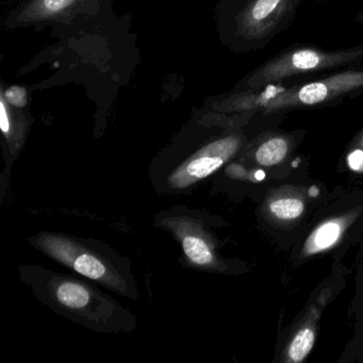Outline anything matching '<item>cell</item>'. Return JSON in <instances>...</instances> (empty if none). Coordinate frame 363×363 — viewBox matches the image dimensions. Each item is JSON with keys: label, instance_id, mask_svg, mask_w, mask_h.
Here are the masks:
<instances>
[{"label": "cell", "instance_id": "cell-6", "mask_svg": "<svg viewBox=\"0 0 363 363\" xmlns=\"http://www.w3.org/2000/svg\"><path fill=\"white\" fill-rule=\"evenodd\" d=\"M44 293H50L52 303L62 312L76 314L90 322H109L113 303L88 284L75 278L52 276L45 284Z\"/></svg>", "mask_w": 363, "mask_h": 363}, {"label": "cell", "instance_id": "cell-10", "mask_svg": "<svg viewBox=\"0 0 363 363\" xmlns=\"http://www.w3.org/2000/svg\"><path fill=\"white\" fill-rule=\"evenodd\" d=\"M313 314L297 329L289 342L284 359L286 362H301L311 352L315 341L316 320L318 318V315L313 316Z\"/></svg>", "mask_w": 363, "mask_h": 363}, {"label": "cell", "instance_id": "cell-4", "mask_svg": "<svg viewBox=\"0 0 363 363\" xmlns=\"http://www.w3.org/2000/svg\"><path fill=\"white\" fill-rule=\"evenodd\" d=\"M37 245L55 260L80 275L128 296L129 284L126 278L121 275L118 267L101 252L60 235H41L37 240Z\"/></svg>", "mask_w": 363, "mask_h": 363}, {"label": "cell", "instance_id": "cell-11", "mask_svg": "<svg viewBox=\"0 0 363 363\" xmlns=\"http://www.w3.org/2000/svg\"><path fill=\"white\" fill-rule=\"evenodd\" d=\"M269 216L280 222H293L303 216L305 203L301 197L292 193H279L267 203Z\"/></svg>", "mask_w": 363, "mask_h": 363}, {"label": "cell", "instance_id": "cell-7", "mask_svg": "<svg viewBox=\"0 0 363 363\" xmlns=\"http://www.w3.org/2000/svg\"><path fill=\"white\" fill-rule=\"evenodd\" d=\"M352 220V214L325 220L306 241L303 256H311L325 252L339 242L343 233Z\"/></svg>", "mask_w": 363, "mask_h": 363}, {"label": "cell", "instance_id": "cell-8", "mask_svg": "<svg viewBox=\"0 0 363 363\" xmlns=\"http://www.w3.org/2000/svg\"><path fill=\"white\" fill-rule=\"evenodd\" d=\"M182 239L184 254L191 262L199 267H216V259L209 242L199 231L182 230L178 233Z\"/></svg>", "mask_w": 363, "mask_h": 363}, {"label": "cell", "instance_id": "cell-15", "mask_svg": "<svg viewBox=\"0 0 363 363\" xmlns=\"http://www.w3.org/2000/svg\"><path fill=\"white\" fill-rule=\"evenodd\" d=\"M320 1H325V3H328V1H331V0H320Z\"/></svg>", "mask_w": 363, "mask_h": 363}, {"label": "cell", "instance_id": "cell-1", "mask_svg": "<svg viewBox=\"0 0 363 363\" xmlns=\"http://www.w3.org/2000/svg\"><path fill=\"white\" fill-rule=\"evenodd\" d=\"M361 93L363 65H358L299 84L278 82L258 90L235 91L218 104V110L227 113L254 111L275 114L333 105Z\"/></svg>", "mask_w": 363, "mask_h": 363}, {"label": "cell", "instance_id": "cell-13", "mask_svg": "<svg viewBox=\"0 0 363 363\" xmlns=\"http://www.w3.org/2000/svg\"><path fill=\"white\" fill-rule=\"evenodd\" d=\"M1 96L5 99L7 104L14 108L26 107L27 99H28L26 89L18 86H10L5 92H3Z\"/></svg>", "mask_w": 363, "mask_h": 363}, {"label": "cell", "instance_id": "cell-9", "mask_svg": "<svg viewBox=\"0 0 363 363\" xmlns=\"http://www.w3.org/2000/svg\"><path fill=\"white\" fill-rule=\"evenodd\" d=\"M292 143L291 135H269L257 146L255 159L262 167H273L286 158Z\"/></svg>", "mask_w": 363, "mask_h": 363}, {"label": "cell", "instance_id": "cell-3", "mask_svg": "<svg viewBox=\"0 0 363 363\" xmlns=\"http://www.w3.org/2000/svg\"><path fill=\"white\" fill-rule=\"evenodd\" d=\"M358 65H363V44L335 50L295 44L248 74L235 91L258 90L269 84L292 82L303 76L333 73Z\"/></svg>", "mask_w": 363, "mask_h": 363}, {"label": "cell", "instance_id": "cell-12", "mask_svg": "<svg viewBox=\"0 0 363 363\" xmlns=\"http://www.w3.org/2000/svg\"><path fill=\"white\" fill-rule=\"evenodd\" d=\"M76 3L77 0H37L30 12L35 13V18H55Z\"/></svg>", "mask_w": 363, "mask_h": 363}, {"label": "cell", "instance_id": "cell-2", "mask_svg": "<svg viewBox=\"0 0 363 363\" xmlns=\"http://www.w3.org/2000/svg\"><path fill=\"white\" fill-rule=\"evenodd\" d=\"M303 0H222L218 26L225 44L235 52L267 48L295 21Z\"/></svg>", "mask_w": 363, "mask_h": 363}, {"label": "cell", "instance_id": "cell-5", "mask_svg": "<svg viewBox=\"0 0 363 363\" xmlns=\"http://www.w3.org/2000/svg\"><path fill=\"white\" fill-rule=\"evenodd\" d=\"M245 143L239 130L230 131L212 140L184 159L169 174L167 184L172 189L188 188L218 171L238 154Z\"/></svg>", "mask_w": 363, "mask_h": 363}, {"label": "cell", "instance_id": "cell-14", "mask_svg": "<svg viewBox=\"0 0 363 363\" xmlns=\"http://www.w3.org/2000/svg\"><path fill=\"white\" fill-rule=\"evenodd\" d=\"M348 161L352 169H358V167H363V129L352 140Z\"/></svg>", "mask_w": 363, "mask_h": 363}]
</instances>
